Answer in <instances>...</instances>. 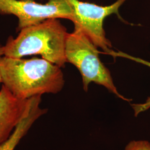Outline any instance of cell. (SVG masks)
<instances>
[{
  "label": "cell",
  "instance_id": "6da1fadb",
  "mask_svg": "<svg viewBox=\"0 0 150 150\" xmlns=\"http://www.w3.org/2000/svg\"><path fill=\"white\" fill-rule=\"evenodd\" d=\"M2 85L20 99L57 93L64 86L61 67L44 59L0 58Z\"/></svg>",
  "mask_w": 150,
  "mask_h": 150
},
{
  "label": "cell",
  "instance_id": "7a4b0ae2",
  "mask_svg": "<svg viewBox=\"0 0 150 150\" xmlns=\"http://www.w3.org/2000/svg\"><path fill=\"white\" fill-rule=\"evenodd\" d=\"M68 35L59 18H48L22 29L16 38L9 37L4 46V56L20 59L40 55L62 68L67 62L65 48Z\"/></svg>",
  "mask_w": 150,
  "mask_h": 150
},
{
  "label": "cell",
  "instance_id": "3957f363",
  "mask_svg": "<svg viewBox=\"0 0 150 150\" xmlns=\"http://www.w3.org/2000/svg\"><path fill=\"white\" fill-rule=\"evenodd\" d=\"M97 47L79 28L69 33L65 48L67 62L74 64L80 72L84 90L87 92L91 82L102 85L126 101L131 100L121 95L115 86L110 71L99 57Z\"/></svg>",
  "mask_w": 150,
  "mask_h": 150
},
{
  "label": "cell",
  "instance_id": "277c9868",
  "mask_svg": "<svg viewBox=\"0 0 150 150\" xmlns=\"http://www.w3.org/2000/svg\"><path fill=\"white\" fill-rule=\"evenodd\" d=\"M66 1L72 11V22L75 28H80L97 47L101 48L106 54L111 51L112 45L106 37L103 21L106 17L113 13L117 14L121 18L118 9L127 0H117L112 5L106 6L79 0Z\"/></svg>",
  "mask_w": 150,
  "mask_h": 150
},
{
  "label": "cell",
  "instance_id": "5b68a950",
  "mask_svg": "<svg viewBox=\"0 0 150 150\" xmlns=\"http://www.w3.org/2000/svg\"><path fill=\"white\" fill-rule=\"evenodd\" d=\"M0 15L16 16L17 32L48 18L72 21V11L66 0H48L45 4L35 0H0Z\"/></svg>",
  "mask_w": 150,
  "mask_h": 150
},
{
  "label": "cell",
  "instance_id": "8992f818",
  "mask_svg": "<svg viewBox=\"0 0 150 150\" xmlns=\"http://www.w3.org/2000/svg\"><path fill=\"white\" fill-rule=\"evenodd\" d=\"M30 98L13 96L4 85L0 90V146L10 137L27 111Z\"/></svg>",
  "mask_w": 150,
  "mask_h": 150
},
{
  "label": "cell",
  "instance_id": "52a82bcc",
  "mask_svg": "<svg viewBox=\"0 0 150 150\" xmlns=\"http://www.w3.org/2000/svg\"><path fill=\"white\" fill-rule=\"evenodd\" d=\"M41 96L30 98L27 111L10 137L0 146V150H15L17 145L30 129L33 123L47 112V109L40 107Z\"/></svg>",
  "mask_w": 150,
  "mask_h": 150
},
{
  "label": "cell",
  "instance_id": "ba28073f",
  "mask_svg": "<svg viewBox=\"0 0 150 150\" xmlns=\"http://www.w3.org/2000/svg\"><path fill=\"white\" fill-rule=\"evenodd\" d=\"M107 54L112 56L113 57H123V58H126V59L134 61L136 62L140 63V64H142L150 67V62L146 61V60L141 59L140 58L133 57L132 56L129 55L128 54H125V53L121 52V51L115 52V51H113V50H112L111 51H110V52L107 53ZM131 106L134 109V116L136 117L137 116V115H139L140 113L143 112H144L145 111H146V110H147L148 109L150 108V97L147 98V100L144 103H139V104H131Z\"/></svg>",
  "mask_w": 150,
  "mask_h": 150
},
{
  "label": "cell",
  "instance_id": "9c48e42d",
  "mask_svg": "<svg viewBox=\"0 0 150 150\" xmlns=\"http://www.w3.org/2000/svg\"><path fill=\"white\" fill-rule=\"evenodd\" d=\"M125 150H150V142L147 141H132L127 145Z\"/></svg>",
  "mask_w": 150,
  "mask_h": 150
},
{
  "label": "cell",
  "instance_id": "30bf717a",
  "mask_svg": "<svg viewBox=\"0 0 150 150\" xmlns=\"http://www.w3.org/2000/svg\"><path fill=\"white\" fill-rule=\"evenodd\" d=\"M4 56V46L0 43V58Z\"/></svg>",
  "mask_w": 150,
  "mask_h": 150
},
{
  "label": "cell",
  "instance_id": "8fae6325",
  "mask_svg": "<svg viewBox=\"0 0 150 150\" xmlns=\"http://www.w3.org/2000/svg\"><path fill=\"white\" fill-rule=\"evenodd\" d=\"M2 83V79H1V74H0V83Z\"/></svg>",
  "mask_w": 150,
  "mask_h": 150
}]
</instances>
